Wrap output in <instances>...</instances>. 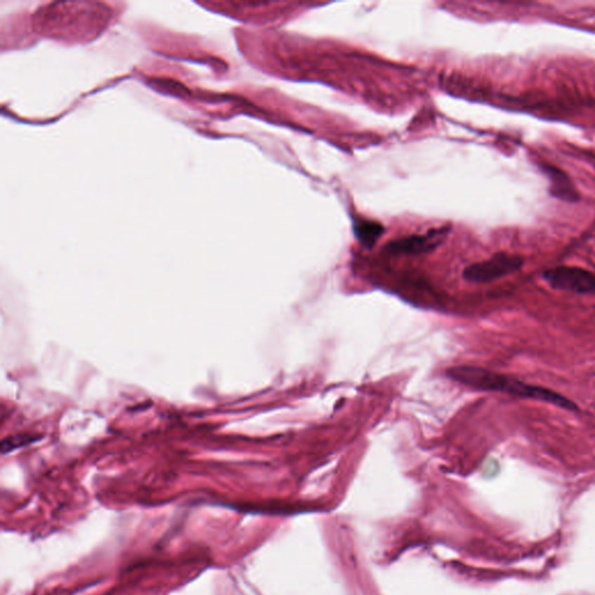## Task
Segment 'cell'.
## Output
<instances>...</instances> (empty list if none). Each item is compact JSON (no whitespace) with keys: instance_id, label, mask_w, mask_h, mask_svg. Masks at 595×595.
<instances>
[{"instance_id":"cell-1","label":"cell","mask_w":595,"mask_h":595,"mask_svg":"<svg viewBox=\"0 0 595 595\" xmlns=\"http://www.w3.org/2000/svg\"><path fill=\"white\" fill-rule=\"evenodd\" d=\"M447 378L456 383L473 390L484 391V392H499V393L509 394L513 397L532 400L543 401L555 405L563 410L575 412L578 406L568 398L555 391L549 390L545 387L536 386L527 384L522 380L516 379L514 377L507 374H498L495 371L486 370L483 367L461 365V367H450L447 371Z\"/></svg>"},{"instance_id":"cell-2","label":"cell","mask_w":595,"mask_h":595,"mask_svg":"<svg viewBox=\"0 0 595 595\" xmlns=\"http://www.w3.org/2000/svg\"><path fill=\"white\" fill-rule=\"evenodd\" d=\"M523 264L525 259L522 256L497 252L488 261L474 263L468 266L463 271V278L474 284H486L516 273Z\"/></svg>"},{"instance_id":"cell-3","label":"cell","mask_w":595,"mask_h":595,"mask_svg":"<svg viewBox=\"0 0 595 595\" xmlns=\"http://www.w3.org/2000/svg\"><path fill=\"white\" fill-rule=\"evenodd\" d=\"M543 278L552 289L566 292L595 293V273L578 266H556L543 273Z\"/></svg>"},{"instance_id":"cell-4","label":"cell","mask_w":595,"mask_h":595,"mask_svg":"<svg viewBox=\"0 0 595 595\" xmlns=\"http://www.w3.org/2000/svg\"><path fill=\"white\" fill-rule=\"evenodd\" d=\"M447 228L431 230L424 235H412L387 243L384 250L390 255H421L433 251L447 236Z\"/></svg>"},{"instance_id":"cell-5","label":"cell","mask_w":595,"mask_h":595,"mask_svg":"<svg viewBox=\"0 0 595 595\" xmlns=\"http://www.w3.org/2000/svg\"><path fill=\"white\" fill-rule=\"evenodd\" d=\"M545 175L550 179V193L556 198L564 200V202H577L579 199V193L575 190L571 179L562 171L561 169L556 166H544Z\"/></svg>"},{"instance_id":"cell-6","label":"cell","mask_w":595,"mask_h":595,"mask_svg":"<svg viewBox=\"0 0 595 595\" xmlns=\"http://www.w3.org/2000/svg\"><path fill=\"white\" fill-rule=\"evenodd\" d=\"M353 232L358 242L370 249L383 235L384 227L378 222L358 218L353 222Z\"/></svg>"},{"instance_id":"cell-7","label":"cell","mask_w":595,"mask_h":595,"mask_svg":"<svg viewBox=\"0 0 595 595\" xmlns=\"http://www.w3.org/2000/svg\"><path fill=\"white\" fill-rule=\"evenodd\" d=\"M30 440H31V436H28V435L7 438V440H4L1 449H3V452H7V451L13 450L15 447H22L25 444L30 443Z\"/></svg>"}]
</instances>
